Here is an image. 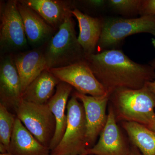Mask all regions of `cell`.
<instances>
[{"label": "cell", "instance_id": "cell-26", "mask_svg": "<svg viewBox=\"0 0 155 155\" xmlns=\"http://www.w3.org/2000/svg\"><path fill=\"white\" fill-rule=\"evenodd\" d=\"M147 127H148L149 129H150L151 130L155 131V116L151 123Z\"/></svg>", "mask_w": 155, "mask_h": 155}, {"label": "cell", "instance_id": "cell-22", "mask_svg": "<svg viewBox=\"0 0 155 155\" xmlns=\"http://www.w3.org/2000/svg\"><path fill=\"white\" fill-rule=\"evenodd\" d=\"M139 13L143 16H155V0H142Z\"/></svg>", "mask_w": 155, "mask_h": 155}, {"label": "cell", "instance_id": "cell-27", "mask_svg": "<svg viewBox=\"0 0 155 155\" xmlns=\"http://www.w3.org/2000/svg\"><path fill=\"white\" fill-rule=\"evenodd\" d=\"M152 44L153 46L155 48V38L152 39Z\"/></svg>", "mask_w": 155, "mask_h": 155}, {"label": "cell", "instance_id": "cell-13", "mask_svg": "<svg viewBox=\"0 0 155 155\" xmlns=\"http://www.w3.org/2000/svg\"><path fill=\"white\" fill-rule=\"evenodd\" d=\"M44 50L35 48L13 55L21 81L22 94L42 72L47 70Z\"/></svg>", "mask_w": 155, "mask_h": 155}, {"label": "cell", "instance_id": "cell-21", "mask_svg": "<svg viewBox=\"0 0 155 155\" xmlns=\"http://www.w3.org/2000/svg\"><path fill=\"white\" fill-rule=\"evenodd\" d=\"M142 0H110V5L117 11L123 13L139 12Z\"/></svg>", "mask_w": 155, "mask_h": 155}, {"label": "cell", "instance_id": "cell-23", "mask_svg": "<svg viewBox=\"0 0 155 155\" xmlns=\"http://www.w3.org/2000/svg\"><path fill=\"white\" fill-rule=\"evenodd\" d=\"M90 5L95 7V8H100L104 5L105 1L102 0H91L87 1Z\"/></svg>", "mask_w": 155, "mask_h": 155}, {"label": "cell", "instance_id": "cell-6", "mask_svg": "<svg viewBox=\"0 0 155 155\" xmlns=\"http://www.w3.org/2000/svg\"><path fill=\"white\" fill-rule=\"evenodd\" d=\"M18 1L0 3V48L1 52H20L28 41L23 21L17 7Z\"/></svg>", "mask_w": 155, "mask_h": 155}, {"label": "cell", "instance_id": "cell-2", "mask_svg": "<svg viewBox=\"0 0 155 155\" xmlns=\"http://www.w3.org/2000/svg\"><path fill=\"white\" fill-rule=\"evenodd\" d=\"M116 120L147 127L155 116V95L146 85L139 89L120 88L111 94Z\"/></svg>", "mask_w": 155, "mask_h": 155}, {"label": "cell", "instance_id": "cell-17", "mask_svg": "<svg viewBox=\"0 0 155 155\" xmlns=\"http://www.w3.org/2000/svg\"><path fill=\"white\" fill-rule=\"evenodd\" d=\"M49 25L58 30L72 9L68 2L60 0H21Z\"/></svg>", "mask_w": 155, "mask_h": 155}, {"label": "cell", "instance_id": "cell-25", "mask_svg": "<svg viewBox=\"0 0 155 155\" xmlns=\"http://www.w3.org/2000/svg\"><path fill=\"white\" fill-rule=\"evenodd\" d=\"M150 91L155 95V79L153 81H149L146 84Z\"/></svg>", "mask_w": 155, "mask_h": 155}, {"label": "cell", "instance_id": "cell-9", "mask_svg": "<svg viewBox=\"0 0 155 155\" xmlns=\"http://www.w3.org/2000/svg\"><path fill=\"white\" fill-rule=\"evenodd\" d=\"M73 95L80 100L85 112L87 125V143L88 148L94 145L98 136L107 122V105L111 94L109 93L101 97H94L75 92Z\"/></svg>", "mask_w": 155, "mask_h": 155}, {"label": "cell", "instance_id": "cell-20", "mask_svg": "<svg viewBox=\"0 0 155 155\" xmlns=\"http://www.w3.org/2000/svg\"><path fill=\"white\" fill-rule=\"evenodd\" d=\"M16 117V115L9 112L7 107L0 104V151L1 153L8 152Z\"/></svg>", "mask_w": 155, "mask_h": 155}, {"label": "cell", "instance_id": "cell-15", "mask_svg": "<svg viewBox=\"0 0 155 155\" xmlns=\"http://www.w3.org/2000/svg\"><path fill=\"white\" fill-rule=\"evenodd\" d=\"M51 152L49 148L41 143L16 117L8 153L12 155H50Z\"/></svg>", "mask_w": 155, "mask_h": 155}, {"label": "cell", "instance_id": "cell-24", "mask_svg": "<svg viewBox=\"0 0 155 155\" xmlns=\"http://www.w3.org/2000/svg\"><path fill=\"white\" fill-rule=\"evenodd\" d=\"M127 155H142L138 149L132 145L130 146V150Z\"/></svg>", "mask_w": 155, "mask_h": 155}, {"label": "cell", "instance_id": "cell-16", "mask_svg": "<svg viewBox=\"0 0 155 155\" xmlns=\"http://www.w3.org/2000/svg\"><path fill=\"white\" fill-rule=\"evenodd\" d=\"M71 13L78 21L79 34L78 40L83 49L85 58L95 54L104 21L83 14L76 8L71 10Z\"/></svg>", "mask_w": 155, "mask_h": 155}, {"label": "cell", "instance_id": "cell-4", "mask_svg": "<svg viewBox=\"0 0 155 155\" xmlns=\"http://www.w3.org/2000/svg\"><path fill=\"white\" fill-rule=\"evenodd\" d=\"M67 127L63 138L50 155H85L87 125L83 104L73 94L67 105Z\"/></svg>", "mask_w": 155, "mask_h": 155}, {"label": "cell", "instance_id": "cell-12", "mask_svg": "<svg viewBox=\"0 0 155 155\" xmlns=\"http://www.w3.org/2000/svg\"><path fill=\"white\" fill-rule=\"evenodd\" d=\"M17 7L22 17L27 41L32 46H41L55 34L56 30L41 17L20 1Z\"/></svg>", "mask_w": 155, "mask_h": 155}, {"label": "cell", "instance_id": "cell-7", "mask_svg": "<svg viewBox=\"0 0 155 155\" xmlns=\"http://www.w3.org/2000/svg\"><path fill=\"white\" fill-rule=\"evenodd\" d=\"M140 33H150L155 36V15L107 19L104 22L97 46L105 48L117 44L127 36Z\"/></svg>", "mask_w": 155, "mask_h": 155}, {"label": "cell", "instance_id": "cell-14", "mask_svg": "<svg viewBox=\"0 0 155 155\" xmlns=\"http://www.w3.org/2000/svg\"><path fill=\"white\" fill-rule=\"evenodd\" d=\"M72 87L66 82L60 81L56 87L54 94L47 103L56 121L55 131L49 145L51 151L58 146L65 133L67 122L65 110Z\"/></svg>", "mask_w": 155, "mask_h": 155}, {"label": "cell", "instance_id": "cell-19", "mask_svg": "<svg viewBox=\"0 0 155 155\" xmlns=\"http://www.w3.org/2000/svg\"><path fill=\"white\" fill-rule=\"evenodd\" d=\"M132 145L142 155H155V131L135 122H122Z\"/></svg>", "mask_w": 155, "mask_h": 155}, {"label": "cell", "instance_id": "cell-11", "mask_svg": "<svg viewBox=\"0 0 155 155\" xmlns=\"http://www.w3.org/2000/svg\"><path fill=\"white\" fill-rule=\"evenodd\" d=\"M22 95L21 81L13 55H6L0 64V104L14 109Z\"/></svg>", "mask_w": 155, "mask_h": 155}, {"label": "cell", "instance_id": "cell-18", "mask_svg": "<svg viewBox=\"0 0 155 155\" xmlns=\"http://www.w3.org/2000/svg\"><path fill=\"white\" fill-rule=\"evenodd\" d=\"M60 81L48 70H45L26 87L21 99L38 104H47Z\"/></svg>", "mask_w": 155, "mask_h": 155}, {"label": "cell", "instance_id": "cell-8", "mask_svg": "<svg viewBox=\"0 0 155 155\" xmlns=\"http://www.w3.org/2000/svg\"><path fill=\"white\" fill-rule=\"evenodd\" d=\"M48 70L60 81L68 84L81 94L101 97L108 93L85 59L69 66Z\"/></svg>", "mask_w": 155, "mask_h": 155}, {"label": "cell", "instance_id": "cell-10", "mask_svg": "<svg viewBox=\"0 0 155 155\" xmlns=\"http://www.w3.org/2000/svg\"><path fill=\"white\" fill-rule=\"evenodd\" d=\"M113 106L108 110L107 119L96 144L86 150L85 155H127L130 146L127 144L116 122Z\"/></svg>", "mask_w": 155, "mask_h": 155}, {"label": "cell", "instance_id": "cell-1", "mask_svg": "<svg viewBox=\"0 0 155 155\" xmlns=\"http://www.w3.org/2000/svg\"><path fill=\"white\" fill-rule=\"evenodd\" d=\"M85 59L97 79L111 95L118 89H139L155 79L154 67L135 63L120 50H105Z\"/></svg>", "mask_w": 155, "mask_h": 155}, {"label": "cell", "instance_id": "cell-3", "mask_svg": "<svg viewBox=\"0 0 155 155\" xmlns=\"http://www.w3.org/2000/svg\"><path fill=\"white\" fill-rule=\"evenodd\" d=\"M71 11L57 32L47 42L44 52L47 69L69 66L85 60V55L76 36Z\"/></svg>", "mask_w": 155, "mask_h": 155}, {"label": "cell", "instance_id": "cell-5", "mask_svg": "<svg viewBox=\"0 0 155 155\" xmlns=\"http://www.w3.org/2000/svg\"><path fill=\"white\" fill-rule=\"evenodd\" d=\"M14 110L16 116L35 138L49 148L55 131L56 121L47 104H38L21 99Z\"/></svg>", "mask_w": 155, "mask_h": 155}, {"label": "cell", "instance_id": "cell-28", "mask_svg": "<svg viewBox=\"0 0 155 155\" xmlns=\"http://www.w3.org/2000/svg\"><path fill=\"white\" fill-rule=\"evenodd\" d=\"M0 155H12L8 153H1Z\"/></svg>", "mask_w": 155, "mask_h": 155}]
</instances>
